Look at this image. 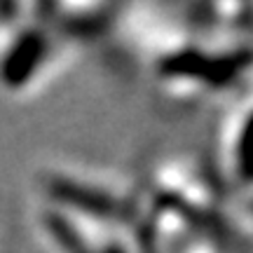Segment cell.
I'll return each mask as SVG.
<instances>
[{
  "mask_svg": "<svg viewBox=\"0 0 253 253\" xmlns=\"http://www.w3.org/2000/svg\"><path fill=\"white\" fill-rule=\"evenodd\" d=\"M42 213V227L54 253H141L125 232L126 225L101 220L75 209L49 202Z\"/></svg>",
  "mask_w": 253,
  "mask_h": 253,
  "instance_id": "3",
  "label": "cell"
},
{
  "mask_svg": "<svg viewBox=\"0 0 253 253\" xmlns=\"http://www.w3.org/2000/svg\"><path fill=\"white\" fill-rule=\"evenodd\" d=\"M42 17H14L0 26V84L7 89L40 87L68 63L73 36L56 26L40 7Z\"/></svg>",
  "mask_w": 253,
  "mask_h": 253,
  "instance_id": "1",
  "label": "cell"
},
{
  "mask_svg": "<svg viewBox=\"0 0 253 253\" xmlns=\"http://www.w3.org/2000/svg\"><path fill=\"white\" fill-rule=\"evenodd\" d=\"M49 202L80 213L126 225L141 211V197L122 178L99 169L61 167L49 178Z\"/></svg>",
  "mask_w": 253,
  "mask_h": 253,
  "instance_id": "2",
  "label": "cell"
},
{
  "mask_svg": "<svg viewBox=\"0 0 253 253\" xmlns=\"http://www.w3.org/2000/svg\"><path fill=\"white\" fill-rule=\"evenodd\" d=\"M223 171L235 183L253 181V96L227 118L220 131Z\"/></svg>",
  "mask_w": 253,
  "mask_h": 253,
  "instance_id": "4",
  "label": "cell"
}]
</instances>
